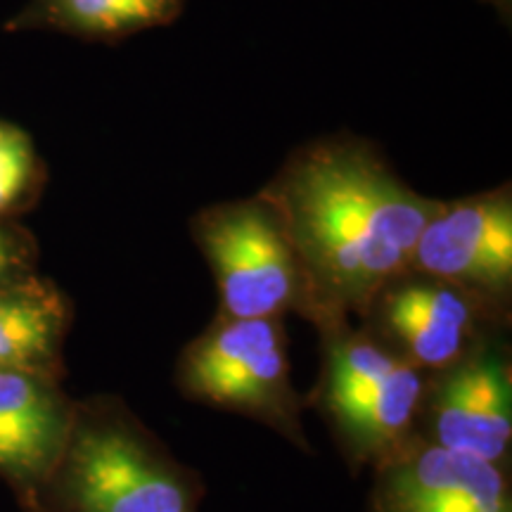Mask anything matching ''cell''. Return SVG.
<instances>
[{"mask_svg": "<svg viewBox=\"0 0 512 512\" xmlns=\"http://www.w3.org/2000/svg\"><path fill=\"white\" fill-rule=\"evenodd\" d=\"M283 226L306 283L304 318H363L411 271L437 200L403 183L368 140L330 136L294 150L259 192Z\"/></svg>", "mask_w": 512, "mask_h": 512, "instance_id": "cell-1", "label": "cell"}, {"mask_svg": "<svg viewBox=\"0 0 512 512\" xmlns=\"http://www.w3.org/2000/svg\"><path fill=\"white\" fill-rule=\"evenodd\" d=\"M62 512H200V472L181 463L124 403L74 413L46 482Z\"/></svg>", "mask_w": 512, "mask_h": 512, "instance_id": "cell-2", "label": "cell"}, {"mask_svg": "<svg viewBox=\"0 0 512 512\" xmlns=\"http://www.w3.org/2000/svg\"><path fill=\"white\" fill-rule=\"evenodd\" d=\"M320 335V375L309 396L354 470L380 465L418 434L427 373L415 368L351 318L313 325Z\"/></svg>", "mask_w": 512, "mask_h": 512, "instance_id": "cell-3", "label": "cell"}, {"mask_svg": "<svg viewBox=\"0 0 512 512\" xmlns=\"http://www.w3.org/2000/svg\"><path fill=\"white\" fill-rule=\"evenodd\" d=\"M176 384L185 399L245 415L313 453L280 318L216 316L178 356Z\"/></svg>", "mask_w": 512, "mask_h": 512, "instance_id": "cell-4", "label": "cell"}, {"mask_svg": "<svg viewBox=\"0 0 512 512\" xmlns=\"http://www.w3.org/2000/svg\"><path fill=\"white\" fill-rule=\"evenodd\" d=\"M192 238L211 268L219 316L280 318L306 311V283L273 209L259 197L197 211Z\"/></svg>", "mask_w": 512, "mask_h": 512, "instance_id": "cell-5", "label": "cell"}, {"mask_svg": "<svg viewBox=\"0 0 512 512\" xmlns=\"http://www.w3.org/2000/svg\"><path fill=\"white\" fill-rule=\"evenodd\" d=\"M363 328L422 373H439L498 335L505 311L456 285L406 273L377 294Z\"/></svg>", "mask_w": 512, "mask_h": 512, "instance_id": "cell-6", "label": "cell"}, {"mask_svg": "<svg viewBox=\"0 0 512 512\" xmlns=\"http://www.w3.org/2000/svg\"><path fill=\"white\" fill-rule=\"evenodd\" d=\"M418 434L451 451L508 467L512 358L501 337H486L453 366L427 375Z\"/></svg>", "mask_w": 512, "mask_h": 512, "instance_id": "cell-7", "label": "cell"}, {"mask_svg": "<svg viewBox=\"0 0 512 512\" xmlns=\"http://www.w3.org/2000/svg\"><path fill=\"white\" fill-rule=\"evenodd\" d=\"M456 285L508 311L512 292V195L496 188L439 202L420 230L411 271Z\"/></svg>", "mask_w": 512, "mask_h": 512, "instance_id": "cell-8", "label": "cell"}, {"mask_svg": "<svg viewBox=\"0 0 512 512\" xmlns=\"http://www.w3.org/2000/svg\"><path fill=\"white\" fill-rule=\"evenodd\" d=\"M370 512H512L508 467L415 434L373 467Z\"/></svg>", "mask_w": 512, "mask_h": 512, "instance_id": "cell-9", "label": "cell"}, {"mask_svg": "<svg viewBox=\"0 0 512 512\" xmlns=\"http://www.w3.org/2000/svg\"><path fill=\"white\" fill-rule=\"evenodd\" d=\"M76 408L41 375L0 370V475L34 496L60 463Z\"/></svg>", "mask_w": 512, "mask_h": 512, "instance_id": "cell-10", "label": "cell"}, {"mask_svg": "<svg viewBox=\"0 0 512 512\" xmlns=\"http://www.w3.org/2000/svg\"><path fill=\"white\" fill-rule=\"evenodd\" d=\"M67 320V304L48 283L19 278L0 285V370L53 380Z\"/></svg>", "mask_w": 512, "mask_h": 512, "instance_id": "cell-11", "label": "cell"}, {"mask_svg": "<svg viewBox=\"0 0 512 512\" xmlns=\"http://www.w3.org/2000/svg\"><path fill=\"white\" fill-rule=\"evenodd\" d=\"M183 5L185 0H31L17 24L117 41L176 22Z\"/></svg>", "mask_w": 512, "mask_h": 512, "instance_id": "cell-12", "label": "cell"}, {"mask_svg": "<svg viewBox=\"0 0 512 512\" xmlns=\"http://www.w3.org/2000/svg\"><path fill=\"white\" fill-rule=\"evenodd\" d=\"M34 176V150L29 138L10 124H0V214L15 207Z\"/></svg>", "mask_w": 512, "mask_h": 512, "instance_id": "cell-13", "label": "cell"}, {"mask_svg": "<svg viewBox=\"0 0 512 512\" xmlns=\"http://www.w3.org/2000/svg\"><path fill=\"white\" fill-rule=\"evenodd\" d=\"M27 261V245L10 228L0 226V285L15 283L22 278Z\"/></svg>", "mask_w": 512, "mask_h": 512, "instance_id": "cell-14", "label": "cell"}]
</instances>
